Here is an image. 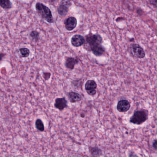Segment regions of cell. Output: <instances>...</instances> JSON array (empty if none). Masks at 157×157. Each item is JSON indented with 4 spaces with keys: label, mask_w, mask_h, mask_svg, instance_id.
I'll use <instances>...</instances> for the list:
<instances>
[{
    "label": "cell",
    "mask_w": 157,
    "mask_h": 157,
    "mask_svg": "<svg viewBox=\"0 0 157 157\" xmlns=\"http://www.w3.org/2000/svg\"><path fill=\"white\" fill-rule=\"evenodd\" d=\"M35 9L41 18L49 23L54 22V20L52 17V13L48 7L43 3L37 2L35 4Z\"/></svg>",
    "instance_id": "obj_2"
},
{
    "label": "cell",
    "mask_w": 157,
    "mask_h": 157,
    "mask_svg": "<svg viewBox=\"0 0 157 157\" xmlns=\"http://www.w3.org/2000/svg\"><path fill=\"white\" fill-rule=\"evenodd\" d=\"M5 55V54H3V53H0V62L2 61L3 57H4Z\"/></svg>",
    "instance_id": "obj_22"
},
{
    "label": "cell",
    "mask_w": 157,
    "mask_h": 157,
    "mask_svg": "<svg viewBox=\"0 0 157 157\" xmlns=\"http://www.w3.org/2000/svg\"><path fill=\"white\" fill-rule=\"evenodd\" d=\"M89 150L91 156L94 157H98L101 156L103 154L102 150L97 146H89Z\"/></svg>",
    "instance_id": "obj_13"
},
{
    "label": "cell",
    "mask_w": 157,
    "mask_h": 157,
    "mask_svg": "<svg viewBox=\"0 0 157 157\" xmlns=\"http://www.w3.org/2000/svg\"><path fill=\"white\" fill-rule=\"evenodd\" d=\"M78 63V61L75 58L68 57L65 61V65L66 68L70 70H73L75 68V65Z\"/></svg>",
    "instance_id": "obj_11"
},
{
    "label": "cell",
    "mask_w": 157,
    "mask_h": 157,
    "mask_svg": "<svg viewBox=\"0 0 157 157\" xmlns=\"http://www.w3.org/2000/svg\"><path fill=\"white\" fill-rule=\"evenodd\" d=\"M67 96L69 101L72 103L81 102L82 99V96L80 94L73 91L69 92L67 94Z\"/></svg>",
    "instance_id": "obj_10"
},
{
    "label": "cell",
    "mask_w": 157,
    "mask_h": 157,
    "mask_svg": "<svg viewBox=\"0 0 157 157\" xmlns=\"http://www.w3.org/2000/svg\"><path fill=\"white\" fill-rule=\"evenodd\" d=\"M130 51L133 56L138 59H143L146 56L143 49L137 44H131L130 47Z\"/></svg>",
    "instance_id": "obj_4"
},
{
    "label": "cell",
    "mask_w": 157,
    "mask_h": 157,
    "mask_svg": "<svg viewBox=\"0 0 157 157\" xmlns=\"http://www.w3.org/2000/svg\"><path fill=\"white\" fill-rule=\"evenodd\" d=\"M149 1L152 5L157 8V0H149Z\"/></svg>",
    "instance_id": "obj_20"
},
{
    "label": "cell",
    "mask_w": 157,
    "mask_h": 157,
    "mask_svg": "<svg viewBox=\"0 0 157 157\" xmlns=\"http://www.w3.org/2000/svg\"><path fill=\"white\" fill-rule=\"evenodd\" d=\"M97 83L93 80H89L86 82L85 88L86 93L89 96H95L97 93Z\"/></svg>",
    "instance_id": "obj_5"
},
{
    "label": "cell",
    "mask_w": 157,
    "mask_h": 157,
    "mask_svg": "<svg viewBox=\"0 0 157 157\" xmlns=\"http://www.w3.org/2000/svg\"><path fill=\"white\" fill-rule=\"evenodd\" d=\"M35 126L36 129L40 131H44L45 130V126L43 122L40 118L36 119L35 123Z\"/></svg>",
    "instance_id": "obj_15"
},
{
    "label": "cell",
    "mask_w": 157,
    "mask_h": 157,
    "mask_svg": "<svg viewBox=\"0 0 157 157\" xmlns=\"http://www.w3.org/2000/svg\"><path fill=\"white\" fill-rule=\"evenodd\" d=\"M20 51L22 56L23 58L28 57L30 54V51L27 48H21L20 49Z\"/></svg>",
    "instance_id": "obj_16"
},
{
    "label": "cell",
    "mask_w": 157,
    "mask_h": 157,
    "mask_svg": "<svg viewBox=\"0 0 157 157\" xmlns=\"http://www.w3.org/2000/svg\"><path fill=\"white\" fill-rule=\"evenodd\" d=\"M130 102L126 100H121L119 101L117 105V109L120 112H125L131 108Z\"/></svg>",
    "instance_id": "obj_6"
},
{
    "label": "cell",
    "mask_w": 157,
    "mask_h": 157,
    "mask_svg": "<svg viewBox=\"0 0 157 157\" xmlns=\"http://www.w3.org/2000/svg\"><path fill=\"white\" fill-rule=\"evenodd\" d=\"M152 147L154 149L157 150V139L155 140L152 143Z\"/></svg>",
    "instance_id": "obj_21"
},
{
    "label": "cell",
    "mask_w": 157,
    "mask_h": 157,
    "mask_svg": "<svg viewBox=\"0 0 157 157\" xmlns=\"http://www.w3.org/2000/svg\"><path fill=\"white\" fill-rule=\"evenodd\" d=\"M85 42V49L91 51L96 56H101L105 52V49L102 45L103 38L98 34L89 33L86 36Z\"/></svg>",
    "instance_id": "obj_1"
},
{
    "label": "cell",
    "mask_w": 157,
    "mask_h": 157,
    "mask_svg": "<svg viewBox=\"0 0 157 157\" xmlns=\"http://www.w3.org/2000/svg\"><path fill=\"white\" fill-rule=\"evenodd\" d=\"M60 1H61L60 3L65 4V5H67L69 7L72 5L71 0H60Z\"/></svg>",
    "instance_id": "obj_18"
},
{
    "label": "cell",
    "mask_w": 157,
    "mask_h": 157,
    "mask_svg": "<svg viewBox=\"0 0 157 157\" xmlns=\"http://www.w3.org/2000/svg\"><path fill=\"white\" fill-rule=\"evenodd\" d=\"M54 107L60 111H62L68 107V102L65 97L57 98L55 100Z\"/></svg>",
    "instance_id": "obj_7"
},
{
    "label": "cell",
    "mask_w": 157,
    "mask_h": 157,
    "mask_svg": "<svg viewBox=\"0 0 157 157\" xmlns=\"http://www.w3.org/2000/svg\"><path fill=\"white\" fill-rule=\"evenodd\" d=\"M51 76V73L50 72H44L43 73V77L46 80H48L49 79Z\"/></svg>",
    "instance_id": "obj_19"
},
{
    "label": "cell",
    "mask_w": 157,
    "mask_h": 157,
    "mask_svg": "<svg viewBox=\"0 0 157 157\" xmlns=\"http://www.w3.org/2000/svg\"><path fill=\"white\" fill-rule=\"evenodd\" d=\"M66 29L68 31H72L75 29L77 24V19L74 17H69L67 18L64 22Z\"/></svg>",
    "instance_id": "obj_9"
},
{
    "label": "cell",
    "mask_w": 157,
    "mask_h": 157,
    "mask_svg": "<svg viewBox=\"0 0 157 157\" xmlns=\"http://www.w3.org/2000/svg\"><path fill=\"white\" fill-rule=\"evenodd\" d=\"M29 36L33 40L37 42L39 40L40 34L39 32L36 30H33L30 32Z\"/></svg>",
    "instance_id": "obj_17"
},
{
    "label": "cell",
    "mask_w": 157,
    "mask_h": 157,
    "mask_svg": "<svg viewBox=\"0 0 157 157\" xmlns=\"http://www.w3.org/2000/svg\"><path fill=\"white\" fill-rule=\"evenodd\" d=\"M12 6L10 0H0V6L3 9H10L12 8Z\"/></svg>",
    "instance_id": "obj_14"
},
{
    "label": "cell",
    "mask_w": 157,
    "mask_h": 157,
    "mask_svg": "<svg viewBox=\"0 0 157 157\" xmlns=\"http://www.w3.org/2000/svg\"><path fill=\"white\" fill-rule=\"evenodd\" d=\"M148 118V111L146 109L135 110L131 117L130 122L136 125H141Z\"/></svg>",
    "instance_id": "obj_3"
},
{
    "label": "cell",
    "mask_w": 157,
    "mask_h": 157,
    "mask_svg": "<svg viewBox=\"0 0 157 157\" xmlns=\"http://www.w3.org/2000/svg\"><path fill=\"white\" fill-rule=\"evenodd\" d=\"M69 7L67 5L60 3V5L57 8V10L58 14L62 16L66 15L69 12Z\"/></svg>",
    "instance_id": "obj_12"
},
{
    "label": "cell",
    "mask_w": 157,
    "mask_h": 157,
    "mask_svg": "<svg viewBox=\"0 0 157 157\" xmlns=\"http://www.w3.org/2000/svg\"><path fill=\"white\" fill-rule=\"evenodd\" d=\"M85 42V38L81 35H75L71 39V44L75 47H81L84 45Z\"/></svg>",
    "instance_id": "obj_8"
}]
</instances>
